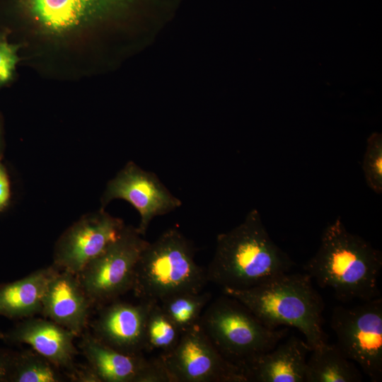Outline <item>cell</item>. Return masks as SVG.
Masks as SVG:
<instances>
[{
    "label": "cell",
    "mask_w": 382,
    "mask_h": 382,
    "mask_svg": "<svg viewBox=\"0 0 382 382\" xmlns=\"http://www.w3.org/2000/svg\"><path fill=\"white\" fill-rule=\"evenodd\" d=\"M75 336L54 321L40 318L25 320L0 332L1 340L11 344L28 345L57 368L66 369L67 372L75 365Z\"/></svg>",
    "instance_id": "obj_14"
},
{
    "label": "cell",
    "mask_w": 382,
    "mask_h": 382,
    "mask_svg": "<svg viewBox=\"0 0 382 382\" xmlns=\"http://www.w3.org/2000/svg\"><path fill=\"white\" fill-rule=\"evenodd\" d=\"M59 369L37 352H15L9 382H61Z\"/></svg>",
    "instance_id": "obj_19"
},
{
    "label": "cell",
    "mask_w": 382,
    "mask_h": 382,
    "mask_svg": "<svg viewBox=\"0 0 382 382\" xmlns=\"http://www.w3.org/2000/svg\"><path fill=\"white\" fill-rule=\"evenodd\" d=\"M306 341L296 336L272 349L240 364L245 382H303L307 354Z\"/></svg>",
    "instance_id": "obj_15"
},
{
    "label": "cell",
    "mask_w": 382,
    "mask_h": 382,
    "mask_svg": "<svg viewBox=\"0 0 382 382\" xmlns=\"http://www.w3.org/2000/svg\"><path fill=\"white\" fill-rule=\"evenodd\" d=\"M2 139H1V129H0V158L2 155Z\"/></svg>",
    "instance_id": "obj_27"
},
{
    "label": "cell",
    "mask_w": 382,
    "mask_h": 382,
    "mask_svg": "<svg viewBox=\"0 0 382 382\" xmlns=\"http://www.w3.org/2000/svg\"><path fill=\"white\" fill-rule=\"evenodd\" d=\"M330 326L342 354L358 364L371 381L382 379V298L352 308L335 307Z\"/></svg>",
    "instance_id": "obj_7"
},
{
    "label": "cell",
    "mask_w": 382,
    "mask_h": 382,
    "mask_svg": "<svg viewBox=\"0 0 382 382\" xmlns=\"http://www.w3.org/2000/svg\"><path fill=\"white\" fill-rule=\"evenodd\" d=\"M199 324L223 357L237 366L272 349L289 332L288 328H268L241 302L224 294L207 306Z\"/></svg>",
    "instance_id": "obj_5"
},
{
    "label": "cell",
    "mask_w": 382,
    "mask_h": 382,
    "mask_svg": "<svg viewBox=\"0 0 382 382\" xmlns=\"http://www.w3.org/2000/svg\"><path fill=\"white\" fill-rule=\"evenodd\" d=\"M208 282L195 260L192 243L177 228L149 242L137 265L132 289L141 301L160 303L180 293H199Z\"/></svg>",
    "instance_id": "obj_4"
},
{
    "label": "cell",
    "mask_w": 382,
    "mask_h": 382,
    "mask_svg": "<svg viewBox=\"0 0 382 382\" xmlns=\"http://www.w3.org/2000/svg\"><path fill=\"white\" fill-rule=\"evenodd\" d=\"M91 305L77 275L62 270L48 284L41 313L76 336L86 325Z\"/></svg>",
    "instance_id": "obj_16"
},
{
    "label": "cell",
    "mask_w": 382,
    "mask_h": 382,
    "mask_svg": "<svg viewBox=\"0 0 382 382\" xmlns=\"http://www.w3.org/2000/svg\"><path fill=\"white\" fill-rule=\"evenodd\" d=\"M115 199L131 204L139 212L137 227L144 236L151 221L180 207L182 202L163 184L156 174L128 162L109 181L101 199L102 208Z\"/></svg>",
    "instance_id": "obj_9"
},
{
    "label": "cell",
    "mask_w": 382,
    "mask_h": 382,
    "mask_svg": "<svg viewBox=\"0 0 382 382\" xmlns=\"http://www.w3.org/2000/svg\"><path fill=\"white\" fill-rule=\"evenodd\" d=\"M66 374L71 381L77 382H100V378L89 365L86 366L74 365V368Z\"/></svg>",
    "instance_id": "obj_24"
},
{
    "label": "cell",
    "mask_w": 382,
    "mask_h": 382,
    "mask_svg": "<svg viewBox=\"0 0 382 382\" xmlns=\"http://www.w3.org/2000/svg\"><path fill=\"white\" fill-rule=\"evenodd\" d=\"M59 271L53 265L36 270L17 281L1 284L0 316L20 318L41 312L48 284Z\"/></svg>",
    "instance_id": "obj_17"
},
{
    "label": "cell",
    "mask_w": 382,
    "mask_h": 382,
    "mask_svg": "<svg viewBox=\"0 0 382 382\" xmlns=\"http://www.w3.org/2000/svg\"><path fill=\"white\" fill-rule=\"evenodd\" d=\"M80 347L100 382H172L159 356L125 354L91 335L83 336Z\"/></svg>",
    "instance_id": "obj_11"
},
{
    "label": "cell",
    "mask_w": 382,
    "mask_h": 382,
    "mask_svg": "<svg viewBox=\"0 0 382 382\" xmlns=\"http://www.w3.org/2000/svg\"><path fill=\"white\" fill-rule=\"evenodd\" d=\"M15 352L0 348V382H9Z\"/></svg>",
    "instance_id": "obj_25"
},
{
    "label": "cell",
    "mask_w": 382,
    "mask_h": 382,
    "mask_svg": "<svg viewBox=\"0 0 382 382\" xmlns=\"http://www.w3.org/2000/svg\"><path fill=\"white\" fill-rule=\"evenodd\" d=\"M148 243L137 227L125 226L117 238L76 274L92 304L109 303L132 289L137 265Z\"/></svg>",
    "instance_id": "obj_6"
},
{
    "label": "cell",
    "mask_w": 382,
    "mask_h": 382,
    "mask_svg": "<svg viewBox=\"0 0 382 382\" xmlns=\"http://www.w3.org/2000/svg\"><path fill=\"white\" fill-rule=\"evenodd\" d=\"M212 298L209 292L180 293L159 303L174 324L183 332L199 323L202 311Z\"/></svg>",
    "instance_id": "obj_20"
},
{
    "label": "cell",
    "mask_w": 382,
    "mask_h": 382,
    "mask_svg": "<svg viewBox=\"0 0 382 382\" xmlns=\"http://www.w3.org/2000/svg\"><path fill=\"white\" fill-rule=\"evenodd\" d=\"M222 289L224 294L241 302L268 328L298 329L311 351L326 342L323 329L325 303L306 272H287L245 289Z\"/></svg>",
    "instance_id": "obj_3"
},
{
    "label": "cell",
    "mask_w": 382,
    "mask_h": 382,
    "mask_svg": "<svg viewBox=\"0 0 382 382\" xmlns=\"http://www.w3.org/2000/svg\"><path fill=\"white\" fill-rule=\"evenodd\" d=\"M361 168L367 186L375 193H382V135L372 133L366 141Z\"/></svg>",
    "instance_id": "obj_22"
},
{
    "label": "cell",
    "mask_w": 382,
    "mask_h": 382,
    "mask_svg": "<svg viewBox=\"0 0 382 382\" xmlns=\"http://www.w3.org/2000/svg\"><path fill=\"white\" fill-rule=\"evenodd\" d=\"M381 268V252L349 231L340 216L325 228L317 252L303 265L319 286L330 288L343 302L381 296L378 279Z\"/></svg>",
    "instance_id": "obj_1"
},
{
    "label": "cell",
    "mask_w": 382,
    "mask_h": 382,
    "mask_svg": "<svg viewBox=\"0 0 382 382\" xmlns=\"http://www.w3.org/2000/svg\"><path fill=\"white\" fill-rule=\"evenodd\" d=\"M159 357L172 382H245L240 367L223 357L199 323Z\"/></svg>",
    "instance_id": "obj_8"
},
{
    "label": "cell",
    "mask_w": 382,
    "mask_h": 382,
    "mask_svg": "<svg viewBox=\"0 0 382 382\" xmlns=\"http://www.w3.org/2000/svg\"><path fill=\"white\" fill-rule=\"evenodd\" d=\"M125 225L103 208L86 215L71 226L59 238L54 265L77 274L117 238Z\"/></svg>",
    "instance_id": "obj_10"
},
{
    "label": "cell",
    "mask_w": 382,
    "mask_h": 382,
    "mask_svg": "<svg viewBox=\"0 0 382 382\" xmlns=\"http://www.w3.org/2000/svg\"><path fill=\"white\" fill-rule=\"evenodd\" d=\"M294 265L253 209L240 224L218 235L206 274L208 282L222 289H245L289 272Z\"/></svg>",
    "instance_id": "obj_2"
},
{
    "label": "cell",
    "mask_w": 382,
    "mask_h": 382,
    "mask_svg": "<svg viewBox=\"0 0 382 382\" xmlns=\"http://www.w3.org/2000/svg\"><path fill=\"white\" fill-rule=\"evenodd\" d=\"M46 31L60 34L97 19L130 0H15Z\"/></svg>",
    "instance_id": "obj_13"
},
{
    "label": "cell",
    "mask_w": 382,
    "mask_h": 382,
    "mask_svg": "<svg viewBox=\"0 0 382 382\" xmlns=\"http://www.w3.org/2000/svg\"><path fill=\"white\" fill-rule=\"evenodd\" d=\"M180 335V331L160 303H154L146 320L144 350H160L161 354L167 353L176 345Z\"/></svg>",
    "instance_id": "obj_21"
},
{
    "label": "cell",
    "mask_w": 382,
    "mask_h": 382,
    "mask_svg": "<svg viewBox=\"0 0 382 382\" xmlns=\"http://www.w3.org/2000/svg\"><path fill=\"white\" fill-rule=\"evenodd\" d=\"M9 199V180L5 168L0 162V210L7 205Z\"/></svg>",
    "instance_id": "obj_26"
},
{
    "label": "cell",
    "mask_w": 382,
    "mask_h": 382,
    "mask_svg": "<svg viewBox=\"0 0 382 382\" xmlns=\"http://www.w3.org/2000/svg\"><path fill=\"white\" fill-rule=\"evenodd\" d=\"M154 303H111L101 311L94 323L95 336L121 352L142 354L146 320Z\"/></svg>",
    "instance_id": "obj_12"
},
{
    "label": "cell",
    "mask_w": 382,
    "mask_h": 382,
    "mask_svg": "<svg viewBox=\"0 0 382 382\" xmlns=\"http://www.w3.org/2000/svg\"><path fill=\"white\" fill-rule=\"evenodd\" d=\"M306 360L305 382H360L363 376L336 344L325 342L311 351Z\"/></svg>",
    "instance_id": "obj_18"
},
{
    "label": "cell",
    "mask_w": 382,
    "mask_h": 382,
    "mask_svg": "<svg viewBox=\"0 0 382 382\" xmlns=\"http://www.w3.org/2000/svg\"><path fill=\"white\" fill-rule=\"evenodd\" d=\"M19 45L10 43L4 36H0V86L6 84L13 76L19 61Z\"/></svg>",
    "instance_id": "obj_23"
}]
</instances>
